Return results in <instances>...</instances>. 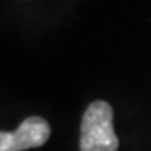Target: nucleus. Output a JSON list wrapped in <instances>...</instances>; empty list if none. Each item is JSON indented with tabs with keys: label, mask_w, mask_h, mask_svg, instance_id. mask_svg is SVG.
<instances>
[{
	"label": "nucleus",
	"mask_w": 151,
	"mask_h": 151,
	"mask_svg": "<svg viewBox=\"0 0 151 151\" xmlns=\"http://www.w3.org/2000/svg\"><path fill=\"white\" fill-rule=\"evenodd\" d=\"M81 151H118L119 141L113 126V108L106 101L87 106L81 121Z\"/></svg>",
	"instance_id": "1"
},
{
	"label": "nucleus",
	"mask_w": 151,
	"mask_h": 151,
	"mask_svg": "<svg viewBox=\"0 0 151 151\" xmlns=\"http://www.w3.org/2000/svg\"><path fill=\"white\" fill-rule=\"evenodd\" d=\"M50 136V126L44 118L32 116L22 121V124L12 133L0 131V151H24L39 148L47 143Z\"/></svg>",
	"instance_id": "2"
}]
</instances>
